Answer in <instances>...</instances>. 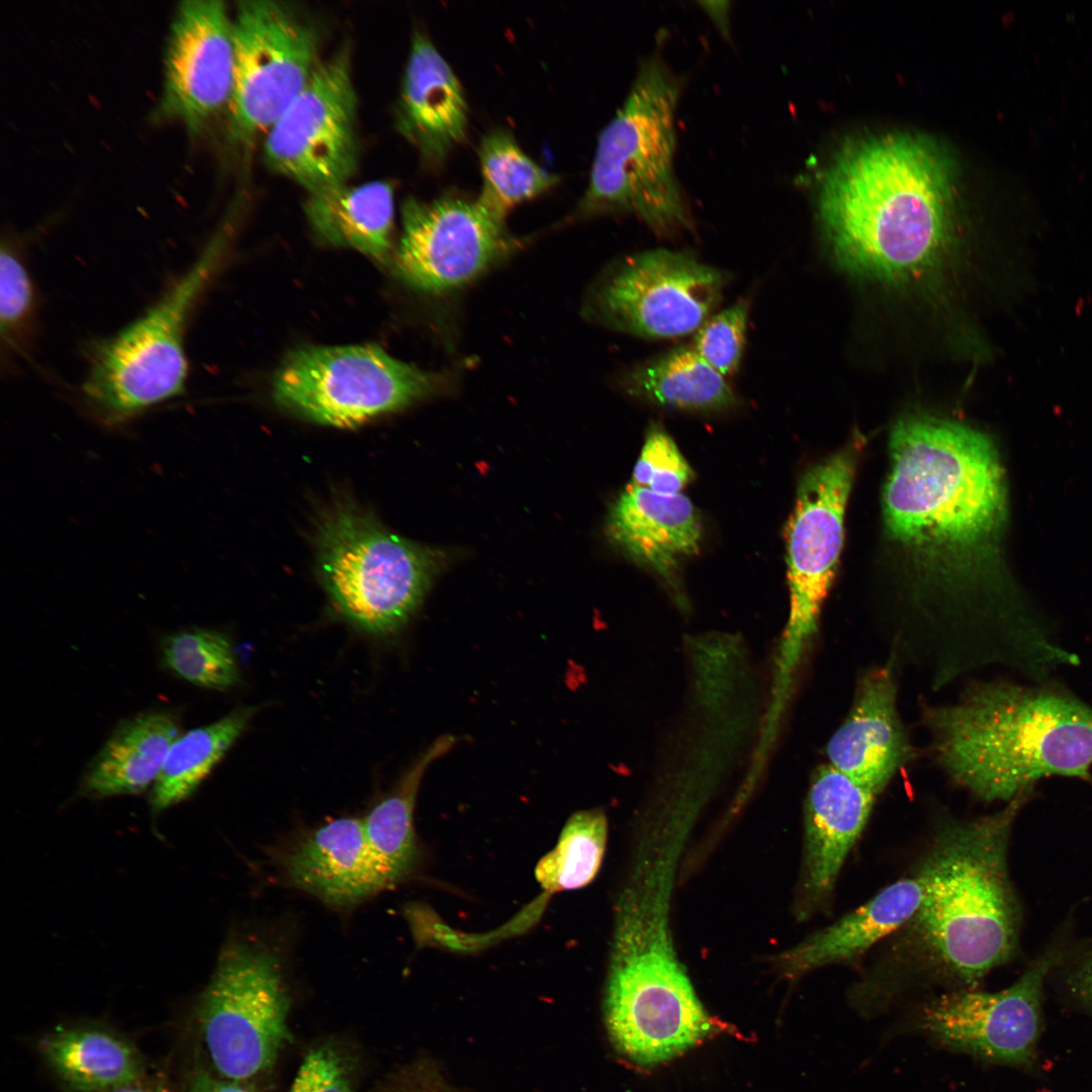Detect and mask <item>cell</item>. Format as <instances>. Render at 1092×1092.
<instances>
[{
    "instance_id": "8fae6325",
    "label": "cell",
    "mask_w": 1092,
    "mask_h": 1092,
    "mask_svg": "<svg viewBox=\"0 0 1092 1092\" xmlns=\"http://www.w3.org/2000/svg\"><path fill=\"white\" fill-rule=\"evenodd\" d=\"M861 443L852 442L805 472L786 530L790 612L781 672L790 682L817 632L843 544L844 514Z\"/></svg>"
},
{
    "instance_id": "1f68e13d",
    "label": "cell",
    "mask_w": 1092,
    "mask_h": 1092,
    "mask_svg": "<svg viewBox=\"0 0 1092 1092\" xmlns=\"http://www.w3.org/2000/svg\"><path fill=\"white\" fill-rule=\"evenodd\" d=\"M161 649L165 667L195 686L226 691L241 680L232 644L218 631H178L164 638Z\"/></svg>"
},
{
    "instance_id": "44dd1931",
    "label": "cell",
    "mask_w": 1092,
    "mask_h": 1092,
    "mask_svg": "<svg viewBox=\"0 0 1092 1092\" xmlns=\"http://www.w3.org/2000/svg\"><path fill=\"white\" fill-rule=\"evenodd\" d=\"M467 104L455 73L433 42L416 31L396 109V125L433 164L441 163L467 129Z\"/></svg>"
},
{
    "instance_id": "9a60e30c",
    "label": "cell",
    "mask_w": 1092,
    "mask_h": 1092,
    "mask_svg": "<svg viewBox=\"0 0 1092 1092\" xmlns=\"http://www.w3.org/2000/svg\"><path fill=\"white\" fill-rule=\"evenodd\" d=\"M348 49L321 61L266 133L264 156L307 193L348 183L357 168V96Z\"/></svg>"
},
{
    "instance_id": "7402d4cb",
    "label": "cell",
    "mask_w": 1092,
    "mask_h": 1092,
    "mask_svg": "<svg viewBox=\"0 0 1092 1092\" xmlns=\"http://www.w3.org/2000/svg\"><path fill=\"white\" fill-rule=\"evenodd\" d=\"M607 534L634 562L672 582L679 560L699 550L701 523L686 495L630 483L610 509Z\"/></svg>"
},
{
    "instance_id": "f546056e",
    "label": "cell",
    "mask_w": 1092,
    "mask_h": 1092,
    "mask_svg": "<svg viewBox=\"0 0 1092 1092\" xmlns=\"http://www.w3.org/2000/svg\"><path fill=\"white\" fill-rule=\"evenodd\" d=\"M478 155L482 187L477 201L500 221L516 204L548 191L559 182V177L533 161L508 130L486 133Z\"/></svg>"
},
{
    "instance_id": "d590c367",
    "label": "cell",
    "mask_w": 1092,
    "mask_h": 1092,
    "mask_svg": "<svg viewBox=\"0 0 1092 1092\" xmlns=\"http://www.w3.org/2000/svg\"><path fill=\"white\" fill-rule=\"evenodd\" d=\"M354 1066L340 1044L316 1045L304 1058L290 1092H353Z\"/></svg>"
},
{
    "instance_id": "9c48e42d",
    "label": "cell",
    "mask_w": 1092,
    "mask_h": 1092,
    "mask_svg": "<svg viewBox=\"0 0 1092 1092\" xmlns=\"http://www.w3.org/2000/svg\"><path fill=\"white\" fill-rule=\"evenodd\" d=\"M289 1008L276 953L249 940L228 944L196 1009L215 1073L248 1083L271 1069L290 1040Z\"/></svg>"
},
{
    "instance_id": "5bb4252c",
    "label": "cell",
    "mask_w": 1092,
    "mask_h": 1092,
    "mask_svg": "<svg viewBox=\"0 0 1092 1092\" xmlns=\"http://www.w3.org/2000/svg\"><path fill=\"white\" fill-rule=\"evenodd\" d=\"M1062 956L1060 947L1049 948L998 992L965 989L934 997L919 1007L907 1028L981 1062L1032 1068L1042 1027L1043 982Z\"/></svg>"
},
{
    "instance_id": "74e56055",
    "label": "cell",
    "mask_w": 1092,
    "mask_h": 1092,
    "mask_svg": "<svg viewBox=\"0 0 1092 1092\" xmlns=\"http://www.w3.org/2000/svg\"><path fill=\"white\" fill-rule=\"evenodd\" d=\"M188 1092H260L247 1082L230 1080L205 1068H197L189 1082Z\"/></svg>"
},
{
    "instance_id": "8992f818",
    "label": "cell",
    "mask_w": 1092,
    "mask_h": 1092,
    "mask_svg": "<svg viewBox=\"0 0 1092 1092\" xmlns=\"http://www.w3.org/2000/svg\"><path fill=\"white\" fill-rule=\"evenodd\" d=\"M681 81L659 53L645 58L616 115L601 131L580 216L632 213L655 235L693 228L675 175Z\"/></svg>"
},
{
    "instance_id": "52a82bcc",
    "label": "cell",
    "mask_w": 1092,
    "mask_h": 1092,
    "mask_svg": "<svg viewBox=\"0 0 1092 1092\" xmlns=\"http://www.w3.org/2000/svg\"><path fill=\"white\" fill-rule=\"evenodd\" d=\"M219 231L193 265L136 321L94 353L81 388L82 405L98 425L119 428L184 392L185 334L191 312L219 267L229 243Z\"/></svg>"
},
{
    "instance_id": "e0dca14e",
    "label": "cell",
    "mask_w": 1092,
    "mask_h": 1092,
    "mask_svg": "<svg viewBox=\"0 0 1092 1092\" xmlns=\"http://www.w3.org/2000/svg\"><path fill=\"white\" fill-rule=\"evenodd\" d=\"M236 72L234 20L225 3L188 0L171 23L159 114L196 133L229 109Z\"/></svg>"
},
{
    "instance_id": "ac0fdd59",
    "label": "cell",
    "mask_w": 1092,
    "mask_h": 1092,
    "mask_svg": "<svg viewBox=\"0 0 1092 1092\" xmlns=\"http://www.w3.org/2000/svg\"><path fill=\"white\" fill-rule=\"evenodd\" d=\"M898 670L887 656L859 674L849 711L826 745L827 763L879 795L915 756L898 709Z\"/></svg>"
},
{
    "instance_id": "d4e9b609",
    "label": "cell",
    "mask_w": 1092,
    "mask_h": 1092,
    "mask_svg": "<svg viewBox=\"0 0 1092 1092\" xmlns=\"http://www.w3.org/2000/svg\"><path fill=\"white\" fill-rule=\"evenodd\" d=\"M303 208L312 231L326 243L378 260L391 250L394 202L386 181L344 183L310 192Z\"/></svg>"
},
{
    "instance_id": "d6a6232c",
    "label": "cell",
    "mask_w": 1092,
    "mask_h": 1092,
    "mask_svg": "<svg viewBox=\"0 0 1092 1092\" xmlns=\"http://www.w3.org/2000/svg\"><path fill=\"white\" fill-rule=\"evenodd\" d=\"M749 303L740 299L708 318L697 331L694 350L722 376L733 374L742 357Z\"/></svg>"
},
{
    "instance_id": "d6986e66",
    "label": "cell",
    "mask_w": 1092,
    "mask_h": 1092,
    "mask_svg": "<svg viewBox=\"0 0 1092 1092\" xmlns=\"http://www.w3.org/2000/svg\"><path fill=\"white\" fill-rule=\"evenodd\" d=\"M879 794L829 763L814 771L805 800L802 894L814 906L832 892Z\"/></svg>"
},
{
    "instance_id": "f35d334b",
    "label": "cell",
    "mask_w": 1092,
    "mask_h": 1092,
    "mask_svg": "<svg viewBox=\"0 0 1092 1092\" xmlns=\"http://www.w3.org/2000/svg\"><path fill=\"white\" fill-rule=\"evenodd\" d=\"M1067 986L1072 996L1092 1011V951L1072 970Z\"/></svg>"
},
{
    "instance_id": "2e32d148",
    "label": "cell",
    "mask_w": 1092,
    "mask_h": 1092,
    "mask_svg": "<svg viewBox=\"0 0 1092 1092\" xmlns=\"http://www.w3.org/2000/svg\"><path fill=\"white\" fill-rule=\"evenodd\" d=\"M402 232L395 253L398 276L411 287L444 293L482 275L518 247L477 199L415 197L401 206Z\"/></svg>"
},
{
    "instance_id": "30bf717a",
    "label": "cell",
    "mask_w": 1092,
    "mask_h": 1092,
    "mask_svg": "<svg viewBox=\"0 0 1092 1092\" xmlns=\"http://www.w3.org/2000/svg\"><path fill=\"white\" fill-rule=\"evenodd\" d=\"M443 381L374 345L314 346L284 359L273 380V396L305 419L350 428L411 405Z\"/></svg>"
},
{
    "instance_id": "e575fe53",
    "label": "cell",
    "mask_w": 1092,
    "mask_h": 1092,
    "mask_svg": "<svg viewBox=\"0 0 1092 1092\" xmlns=\"http://www.w3.org/2000/svg\"><path fill=\"white\" fill-rule=\"evenodd\" d=\"M33 284L22 259L11 245L0 253L1 338L12 346L25 332L34 309Z\"/></svg>"
},
{
    "instance_id": "4316f807",
    "label": "cell",
    "mask_w": 1092,
    "mask_h": 1092,
    "mask_svg": "<svg viewBox=\"0 0 1092 1092\" xmlns=\"http://www.w3.org/2000/svg\"><path fill=\"white\" fill-rule=\"evenodd\" d=\"M455 743L452 735L433 741L363 819L367 844L385 889L403 882L418 863L414 810L420 784L427 768Z\"/></svg>"
},
{
    "instance_id": "60d3db41",
    "label": "cell",
    "mask_w": 1092,
    "mask_h": 1092,
    "mask_svg": "<svg viewBox=\"0 0 1092 1092\" xmlns=\"http://www.w3.org/2000/svg\"><path fill=\"white\" fill-rule=\"evenodd\" d=\"M112 1092H166L161 1087L145 1086L141 1082Z\"/></svg>"
},
{
    "instance_id": "8d00e7d4",
    "label": "cell",
    "mask_w": 1092,
    "mask_h": 1092,
    "mask_svg": "<svg viewBox=\"0 0 1092 1092\" xmlns=\"http://www.w3.org/2000/svg\"><path fill=\"white\" fill-rule=\"evenodd\" d=\"M385 1092H453L437 1071L419 1064L404 1069L389 1083Z\"/></svg>"
},
{
    "instance_id": "4dcf8cb0",
    "label": "cell",
    "mask_w": 1092,
    "mask_h": 1092,
    "mask_svg": "<svg viewBox=\"0 0 1092 1092\" xmlns=\"http://www.w3.org/2000/svg\"><path fill=\"white\" fill-rule=\"evenodd\" d=\"M607 817L602 810L571 815L555 847L537 863L535 877L550 893L580 889L597 876L606 850Z\"/></svg>"
},
{
    "instance_id": "5b68a950",
    "label": "cell",
    "mask_w": 1092,
    "mask_h": 1092,
    "mask_svg": "<svg viewBox=\"0 0 1092 1092\" xmlns=\"http://www.w3.org/2000/svg\"><path fill=\"white\" fill-rule=\"evenodd\" d=\"M671 887L641 880L621 894L605 1001L609 1033L631 1061L671 1060L722 1027L703 1007L679 964L668 911Z\"/></svg>"
},
{
    "instance_id": "ab89813d",
    "label": "cell",
    "mask_w": 1092,
    "mask_h": 1092,
    "mask_svg": "<svg viewBox=\"0 0 1092 1092\" xmlns=\"http://www.w3.org/2000/svg\"><path fill=\"white\" fill-rule=\"evenodd\" d=\"M705 11L711 16L713 22L718 26L722 33L728 34V3L727 2H705L702 3Z\"/></svg>"
},
{
    "instance_id": "836d02e7",
    "label": "cell",
    "mask_w": 1092,
    "mask_h": 1092,
    "mask_svg": "<svg viewBox=\"0 0 1092 1092\" xmlns=\"http://www.w3.org/2000/svg\"><path fill=\"white\" fill-rule=\"evenodd\" d=\"M692 469L673 440L656 425L648 431L631 484L659 494H677L691 480Z\"/></svg>"
},
{
    "instance_id": "603a6c76",
    "label": "cell",
    "mask_w": 1092,
    "mask_h": 1092,
    "mask_svg": "<svg viewBox=\"0 0 1092 1092\" xmlns=\"http://www.w3.org/2000/svg\"><path fill=\"white\" fill-rule=\"evenodd\" d=\"M923 877L918 869L882 891L831 925L816 931L780 958L790 976L850 962L877 941L910 921L923 898Z\"/></svg>"
},
{
    "instance_id": "cb8c5ba5",
    "label": "cell",
    "mask_w": 1092,
    "mask_h": 1092,
    "mask_svg": "<svg viewBox=\"0 0 1092 1092\" xmlns=\"http://www.w3.org/2000/svg\"><path fill=\"white\" fill-rule=\"evenodd\" d=\"M180 735L178 717L165 711L120 722L88 764L81 792L93 798L139 794L154 784Z\"/></svg>"
},
{
    "instance_id": "277c9868",
    "label": "cell",
    "mask_w": 1092,
    "mask_h": 1092,
    "mask_svg": "<svg viewBox=\"0 0 1092 1092\" xmlns=\"http://www.w3.org/2000/svg\"><path fill=\"white\" fill-rule=\"evenodd\" d=\"M1028 794L985 817L947 824L919 868L918 934L945 973L972 983L1017 948L1020 906L1007 863L1012 825Z\"/></svg>"
},
{
    "instance_id": "f1b7e54d",
    "label": "cell",
    "mask_w": 1092,
    "mask_h": 1092,
    "mask_svg": "<svg viewBox=\"0 0 1092 1092\" xmlns=\"http://www.w3.org/2000/svg\"><path fill=\"white\" fill-rule=\"evenodd\" d=\"M257 711L240 708L218 721L180 734L153 784L151 804L162 811L189 798L247 728Z\"/></svg>"
},
{
    "instance_id": "7c38bea8",
    "label": "cell",
    "mask_w": 1092,
    "mask_h": 1092,
    "mask_svg": "<svg viewBox=\"0 0 1092 1092\" xmlns=\"http://www.w3.org/2000/svg\"><path fill=\"white\" fill-rule=\"evenodd\" d=\"M727 282L719 269L666 249L617 262L590 289L587 315L612 330L649 339L686 336L708 320Z\"/></svg>"
},
{
    "instance_id": "7a4b0ae2",
    "label": "cell",
    "mask_w": 1092,
    "mask_h": 1092,
    "mask_svg": "<svg viewBox=\"0 0 1092 1092\" xmlns=\"http://www.w3.org/2000/svg\"><path fill=\"white\" fill-rule=\"evenodd\" d=\"M945 155L912 133L846 146L820 184V226L838 266L891 285L936 273L954 242V199Z\"/></svg>"
},
{
    "instance_id": "6da1fadb",
    "label": "cell",
    "mask_w": 1092,
    "mask_h": 1092,
    "mask_svg": "<svg viewBox=\"0 0 1092 1092\" xmlns=\"http://www.w3.org/2000/svg\"><path fill=\"white\" fill-rule=\"evenodd\" d=\"M889 445L888 534L942 573L922 629L956 641L1004 625L1027 596L1003 562L1007 486L994 441L970 425L914 414L896 423Z\"/></svg>"
},
{
    "instance_id": "3957f363",
    "label": "cell",
    "mask_w": 1092,
    "mask_h": 1092,
    "mask_svg": "<svg viewBox=\"0 0 1092 1092\" xmlns=\"http://www.w3.org/2000/svg\"><path fill=\"white\" fill-rule=\"evenodd\" d=\"M930 754L956 785L1007 803L1052 777L1091 781L1092 707L1049 681L970 685L953 702L923 705Z\"/></svg>"
},
{
    "instance_id": "484cf974",
    "label": "cell",
    "mask_w": 1092,
    "mask_h": 1092,
    "mask_svg": "<svg viewBox=\"0 0 1092 1092\" xmlns=\"http://www.w3.org/2000/svg\"><path fill=\"white\" fill-rule=\"evenodd\" d=\"M55 1074L79 1092H112L142 1081L144 1063L135 1048L110 1031L57 1028L38 1042Z\"/></svg>"
},
{
    "instance_id": "83f0119b",
    "label": "cell",
    "mask_w": 1092,
    "mask_h": 1092,
    "mask_svg": "<svg viewBox=\"0 0 1092 1092\" xmlns=\"http://www.w3.org/2000/svg\"><path fill=\"white\" fill-rule=\"evenodd\" d=\"M623 387L640 399L687 411L719 412L737 402L725 377L689 347L632 368L623 378Z\"/></svg>"
},
{
    "instance_id": "ba28073f",
    "label": "cell",
    "mask_w": 1092,
    "mask_h": 1092,
    "mask_svg": "<svg viewBox=\"0 0 1092 1092\" xmlns=\"http://www.w3.org/2000/svg\"><path fill=\"white\" fill-rule=\"evenodd\" d=\"M316 545L334 605L351 623L379 635L410 619L446 560L444 551L391 533L348 500L324 512Z\"/></svg>"
},
{
    "instance_id": "4fadbf2b",
    "label": "cell",
    "mask_w": 1092,
    "mask_h": 1092,
    "mask_svg": "<svg viewBox=\"0 0 1092 1092\" xmlns=\"http://www.w3.org/2000/svg\"><path fill=\"white\" fill-rule=\"evenodd\" d=\"M235 84L229 106L235 142L266 134L301 93L321 63L314 28L281 2L238 3L234 19Z\"/></svg>"
},
{
    "instance_id": "ffe728a7",
    "label": "cell",
    "mask_w": 1092,
    "mask_h": 1092,
    "mask_svg": "<svg viewBox=\"0 0 1092 1092\" xmlns=\"http://www.w3.org/2000/svg\"><path fill=\"white\" fill-rule=\"evenodd\" d=\"M282 867L293 887L331 907L349 908L386 890L363 819L338 818L309 831L285 852Z\"/></svg>"
}]
</instances>
